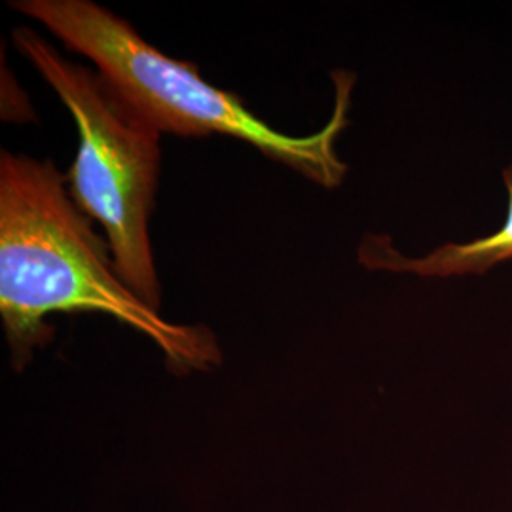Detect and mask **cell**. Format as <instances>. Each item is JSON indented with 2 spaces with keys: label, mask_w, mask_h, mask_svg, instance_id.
<instances>
[{
  "label": "cell",
  "mask_w": 512,
  "mask_h": 512,
  "mask_svg": "<svg viewBox=\"0 0 512 512\" xmlns=\"http://www.w3.org/2000/svg\"><path fill=\"white\" fill-rule=\"evenodd\" d=\"M52 313H105L148 336L177 372L219 365L213 332L173 325L120 279L109 241L52 160L0 152V317L21 368L54 334Z\"/></svg>",
  "instance_id": "1"
},
{
  "label": "cell",
  "mask_w": 512,
  "mask_h": 512,
  "mask_svg": "<svg viewBox=\"0 0 512 512\" xmlns=\"http://www.w3.org/2000/svg\"><path fill=\"white\" fill-rule=\"evenodd\" d=\"M10 8L42 23L69 52L88 57L118 99L156 131L179 137L228 135L323 188L344 183L348 165L334 145L349 126L355 74L332 73L336 99L329 124L294 137L264 124L239 95L215 88L194 63L171 59L126 19L92 0H12Z\"/></svg>",
  "instance_id": "2"
},
{
  "label": "cell",
  "mask_w": 512,
  "mask_h": 512,
  "mask_svg": "<svg viewBox=\"0 0 512 512\" xmlns=\"http://www.w3.org/2000/svg\"><path fill=\"white\" fill-rule=\"evenodd\" d=\"M12 40L76 122L80 143L65 175L71 198L105 228L120 279L160 311L162 287L148 222L158 192L162 133L131 112L101 74L59 54L33 29H14Z\"/></svg>",
  "instance_id": "3"
},
{
  "label": "cell",
  "mask_w": 512,
  "mask_h": 512,
  "mask_svg": "<svg viewBox=\"0 0 512 512\" xmlns=\"http://www.w3.org/2000/svg\"><path fill=\"white\" fill-rule=\"evenodd\" d=\"M509 192V213L503 226L486 238L446 243L421 258L403 256L389 236L368 234L359 245V262L368 270L412 272L423 277L486 274L492 266L512 258V164L503 171Z\"/></svg>",
  "instance_id": "4"
}]
</instances>
